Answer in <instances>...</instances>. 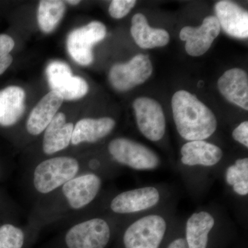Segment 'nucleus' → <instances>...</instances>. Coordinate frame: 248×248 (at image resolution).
<instances>
[{
  "label": "nucleus",
  "mask_w": 248,
  "mask_h": 248,
  "mask_svg": "<svg viewBox=\"0 0 248 248\" xmlns=\"http://www.w3.org/2000/svg\"><path fill=\"white\" fill-rule=\"evenodd\" d=\"M215 218L207 212L194 213L186 223V243L188 248H206Z\"/></svg>",
  "instance_id": "20"
},
{
  "label": "nucleus",
  "mask_w": 248,
  "mask_h": 248,
  "mask_svg": "<svg viewBox=\"0 0 248 248\" xmlns=\"http://www.w3.org/2000/svg\"><path fill=\"white\" fill-rule=\"evenodd\" d=\"M216 17L220 27L228 35L236 38L248 37V13L231 1H218L215 5Z\"/></svg>",
  "instance_id": "12"
},
{
  "label": "nucleus",
  "mask_w": 248,
  "mask_h": 248,
  "mask_svg": "<svg viewBox=\"0 0 248 248\" xmlns=\"http://www.w3.org/2000/svg\"><path fill=\"white\" fill-rule=\"evenodd\" d=\"M52 91L58 93L63 100H77L84 97L89 92V85L81 77L71 75L62 77L61 79L50 85Z\"/></svg>",
  "instance_id": "22"
},
{
  "label": "nucleus",
  "mask_w": 248,
  "mask_h": 248,
  "mask_svg": "<svg viewBox=\"0 0 248 248\" xmlns=\"http://www.w3.org/2000/svg\"><path fill=\"white\" fill-rule=\"evenodd\" d=\"M173 118L178 133L187 141H203L215 133L217 120L213 111L186 91L174 93Z\"/></svg>",
  "instance_id": "1"
},
{
  "label": "nucleus",
  "mask_w": 248,
  "mask_h": 248,
  "mask_svg": "<svg viewBox=\"0 0 248 248\" xmlns=\"http://www.w3.org/2000/svg\"><path fill=\"white\" fill-rule=\"evenodd\" d=\"M15 42L11 36L0 34V76L5 73L12 63V55L10 54L14 48Z\"/></svg>",
  "instance_id": "25"
},
{
  "label": "nucleus",
  "mask_w": 248,
  "mask_h": 248,
  "mask_svg": "<svg viewBox=\"0 0 248 248\" xmlns=\"http://www.w3.org/2000/svg\"><path fill=\"white\" fill-rule=\"evenodd\" d=\"M140 132L152 141H158L166 133V118L159 102L149 97H139L133 102Z\"/></svg>",
  "instance_id": "8"
},
{
  "label": "nucleus",
  "mask_w": 248,
  "mask_h": 248,
  "mask_svg": "<svg viewBox=\"0 0 248 248\" xmlns=\"http://www.w3.org/2000/svg\"><path fill=\"white\" fill-rule=\"evenodd\" d=\"M108 151L120 164L138 170L156 169L159 159L155 152L138 142L126 138H117L108 144Z\"/></svg>",
  "instance_id": "4"
},
{
  "label": "nucleus",
  "mask_w": 248,
  "mask_h": 248,
  "mask_svg": "<svg viewBox=\"0 0 248 248\" xmlns=\"http://www.w3.org/2000/svg\"><path fill=\"white\" fill-rule=\"evenodd\" d=\"M73 128V124L67 123L66 115L58 112L45 130L43 151L45 154H55L69 146Z\"/></svg>",
  "instance_id": "15"
},
{
  "label": "nucleus",
  "mask_w": 248,
  "mask_h": 248,
  "mask_svg": "<svg viewBox=\"0 0 248 248\" xmlns=\"http://www.w3.org/2000/svg\"><path fill=\"white\" fill-rule=\"evenodd\" d=\"M63 99L54 91L43 97L31 111L27 122L28 133L38 135L43 133L63 104Z\"/></svg>",
  "instance_id": "14"
},
{
  "label": "nucleus",
  "mask_w": 248,
  "mask_h": 248,
  "mask_svg": "<svg viewBox=\"0 0 248 248\" xmlns=\"http://www.w3.org/2000/svg\"><path fill=\"white\" fill-rule=\"evenodd\" d=\"M115 124L110 117L82 119L74 125L71 143L76 146L81 143H95L108 135Z\"/></svg>",
  "instance_id": "17"
},
{
  "label": "nucleus",
  "mask_w": 248,
  "mask_h": 248,
  "mask_svg": "<svg viewBox=\"0 0 248 248\" xmlns=\"http://www.w3.org/2000/svg\"><path fill=\"white\" fill-rule=\"evenodd\" d=\"M232 138L235 141L244 145L246 148L248 147V122L247 121L240 124L233 130Z\"/></svg>",
  "instance_id": "28"
},
{
  "label": "nucleus",
  "mask_w": 248,
  "mask_h": 248,
  "mask_svg": "<svg viewBox=\"0 0 248 248\" xmlns=\"http://www.w3.org/2000/svg\"><path fill=\"white\" fill-rule=\"evenodd\" d=\"M71 73H73L71 67L65 62L60 61L50 62L46 69V75L49 85L53 84L62 77Z\"/></svg>",
  "instance_id": "26"
},
{
  "label": "nucleus",
  "mask_w": 248,
  "mask_h": 248,
  "mask_svg": "<svg viewBox=\"0 0 248 248\" xmlns=\"http://www.w3.org/2000/svg\"><path fill=\"white\" fill-rule=\"evenodd\" d=\"M136 3L135 0H113L109 6V14L115 19H122L131 11Z\"/></svg>",
  "instance_id": "27"
},
{
  "label": "nucleus",
  "mask_w": 248,
  "mask_h": 248,
  "mask_svg": "<svg viewBox=\"0 0 248 248\" xmlns=\"http://www.w3.org/2000/svg\"><path fill=\"white\" fill-rule=\"evenodd\" d=\"M130 32L135 43L143 49L164 46L170 41L167 31L150 27L146 17L141 14H135L132 18Z\"/></svg>",
  "instance_id": "19"
},
{
  "label": "nucleus",
  "mask_w": 248,
  "mask_h": 248,
  "mask_svg": "<svg viewBox=\"0 0 248 248\" xmlns=\"http://www.w3.org/2000/svg\"><path fill=\"white\" fill-rule=\"evenodd\" d=\"M25 92L11 86L0 91V125L10 127L17 123L25 111Z\"/></svg>",
  "instance_id": "18"
},
{
  "label": "nucleus",
  "mask_w": 248,
  "mask_h": 248,
  "mask_svg": "<svg viewBox=\"0 0 248 248\" xmlns=\"http://www.w3.org/2000/svg\"><path fill=\"white\" fill-rule=\"evenodd\" d=\"M167 230L164 217L147 215L132 223L124 235L125 248H159Z\"/></svg>",
  "instance_id": "3"
},
{
  "label": "nucleus",
  "mask_w": 248,
  "mask_h": 248,
  "mask_svg": "<svg viewBox=\"0 0 248 248\" xmlns=\"http://www.w3.org/2000/svg\"><path fill=\"white\" fill-rule=\"evenodd\" d=\"M182 162L186 166H215L223 157L219 147L205 141H188L181 149Z\"/></svg>",
  "instance_id": "16"
},
{
  "label": "nucleus",
  "mask_w": 248,
  "mask_h": 248,
  "mask_svg": "<svg viewBox=\"0 0 248 248\" xmlns=\"http://www.w3.org/2000/svg\"><path fill=\"white\" fill-rule=\"evenodd\" d=\"M220 93L228 102L248 110V77L241 68H232L223 73L217 82Z\"/></svg>",
  "instance_id": "13"
},
{
  "label": "nucleus",
  "mask_w": 248,
  "mask_h": 248,
  "mask_svg": "<svg viewBox=\"0 0 248 248\" xmlns=\"http://www.w3.org/2000/svg\"><path fill=\"white\" fill-rule=\"evenodd\" d=\"M153 73V65L147 55L139 54L125 63H117L110 68L109 80L112 87L124 92L143 84Z\"/></svg>",
  "instance_id": "6"
},
{
  "label": "nucleus",
  "mask_w": 248,
  "mask_h": 248,
  "mask_svg": "<svg viewBox=\"0 0 248 248\" xmlns=\"http://www.w3.org/2000/svg\"><path fill=\"white\" fill-rule=\"evenodd\" d=\"M221 31L219 23L215 16H208L203 19L200 27H185L179 33L181 40L186 42L187 54L193 57L202 56L213 45Z\"/></svg>",
  "instance_id": "9"
},
{
  "label": "nucleus",
  "mask_w": 248,
  "mask_h": 248,
  "mask_svg": "<svg viewBox=\"0 0 248 248\" xmlns=\"http://www.w3.org/2000/svg\"><path fill=\"white\" fill-rule=\"evenodd\" d=\"M226 182L232 186L237 195H248V159H237L234 165L226 170Z\"/></svg>",
  "instance_id": "23"
},
{
  "label": "nucleus",
  "mask_w": 248,
  "mask_h": 248,
  "mask_svg": "<svg viewBox=\"0 0 248 248\" xmlns=\"http://www.w3.org/2000/svg\"><path fill=\"white\" fill-rule=\"evenodd\" d=\"M159 191L154 187L125 191L112 200L110 208L114 213L130 214L138 213L153 208L159 203Z\"/></svg>",
  "instance_id": "11"
},
{
  "label": "nucleus",
  "mask_w": 248,
  "mask_h": 248,
  "mask_svg": "<svg viewBox=\"0 0 248 248\" xmlns=\"http://www.w3.org/2000/svg\"><path fill=\"white\" fill-rule=\"evenodd\" d=\"M66 2L68 3V4L76 6V5H78L79 4L80 1H79V0H68V1H66Z\"/></svg>",
  "instance_id": "30"
},
{
  "label": "nucleus",
  "mask_w": 248,
  "mask_h": 248,
  "mask_svg": "<svg viewBox=\"0 0 248 248\" xmlns=\"http://www.w3.org/2000/svg\"><path fill=\"white\" fill-rule=\"evenodd\" d=\"M110 238V229L107 222L94 218L72 227L65 240L68 248H104Z\"/></svg>",
  "instance_id": "7"
},
{
  "label": "nucleus",
  "mask_w": 248,
  "mask_h": 248,
  "mask_svg": "<svg viewBox=\"0 0 248 248\" xmlns=\"http://www.w3.org/2000/svg\"><path fill=\"white\" fill-rule=\"evenodd\" d=\"M107 32L105 25L98 21L71 31L67 37L66 46L72 59L81 66L91 64L94 60L93 46L104 40Z\"/></svg>",
  "instance_id": "5"
},
{
  "label": "nucleus",
  "mask_w": 248,
  "mask_h": 248,
  "mask_svg": "<svg viewBox=\"0 0 248 248\" xmlns=\"http://www.w3.org/2000/svg\"><path fill=\"white\" fill-rule=\"evenodd\" d=\"M79 170V162L70 156L45 160L34 171V186L40 193H50L76 177Z\"/></svg>",
  "instance_id": "2"
},
{
  "label": "nucleus",
  "mask_w": 248,
  "mask_h": 248,
  "mask_svg": "<svg viewBox=\"0 0 248 248\" xmlns=\"http://www.w3.org/2000/svg\"><path fill=\"white\" fill-rule=\"evenodd\" d=\"M167 248H188L186 239L179 238L173 241Z\"/></svg>",
  "instance_id": "29"
},
{
  "label": "nucleus",
  "mask_w": 248,
  "mask_h": 248,
  "mask_svg": "<svg viewBox=\"0 0 248 248\" xmlns=\"http://www.w3.org/2000/svg\"><path fill=\"white\" fill-rule=\"evenodd\" d=\"M66 11L65 1L60 0H42L37 10V22L42 32H53L61 22Z\"/></svg>",
  "instance_id": "21"
},
{
  "label": "nucleus",
  "mask_w": 248,
  "mask_h": 248,
  "mask_svg": "<svg viewBox=\"0 0 248 248\" xmlns=\"http://www.w3.org/2000/svg\"><path fill=\"white\" fill-rule=\"evenodd\" d=\"M102 187V180L94 174H86L74 177L62 187V192L75 210H79L96 198Z\"/></svg>",
  "instance_id": "10"
},
{
  "label": "nucleus",
  "mask_w": 248,
  "mask_h": 248,
  "mask_svg": "<svg viewBox=\"0 0 248 248\" xmlns=\"http://www.w3.org/2000/svg\"><path fill=\"white\" fill-rule=\"evenodd\" d=\"M24 234L22 230L11 224L0 226V248H22Z\"/></svg>",
  "instance_id": "24"
}]
</instances>
